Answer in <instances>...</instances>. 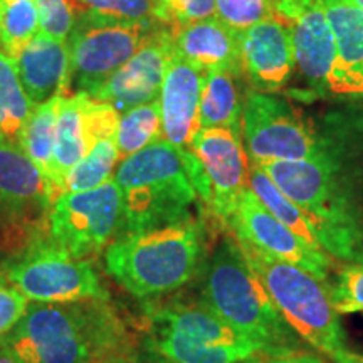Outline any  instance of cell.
Wrapping results in <instances>:
<instances>
[{
	"instance_id": "1",
	"label": "cell",
	"mask_w": 363,
	"mask_h": 363,
	"mask_svg": "<svg viewBox=\"0 0 363 363\" xmlns=\"http://www.w3.org/2000/svg\"><path fill=\"white\" fill-rule=\"evenodd\" d=\"M257 167L310 217L318 242L331 257L348 262L362 259L363 214L342 131H331L325 148L310 160Z\"/></svg>"
},
{
	"instance_id": "2",
	"label": "cell",
	"mask_w": 363,
	"mask_h": 363,
	"mask_svg": "<svg viewBox=\"0 0 363 363\" xmlns=\"http://www.w3.org/2000/svg\"><path fill=\"white\" fill-rule=\"evenodd\" d=\"M0 348L21 363H126L128 337L106 301L34 303Z\"/></svg>"
},
{
	"instance_id": "3",
	"label": "cell",
	"mask_w": 363,
	"mask_h": 363,
	"mask_svg": "<svg viewBox=\"0 0 363 363\" xmlns=\"http://www.w3.org/2000/svg\"><path fill=\"white\" fill-rule=\"evenodd\" d=\"M206 238L197 219L116 235L106 247V271L125 291L148 299L174 293L203 266Z\"/></svg>"
},
{
	"instance_id": "4",
	"label": "cell",
	"mask_w": 363,
	"mask_h": 363,
	"mask_svg": "<svg viewBox=\"0 0 363 363\" xmlns=\"http://www.w3.org/2000/svg\"><path fill=\"white\" fill-rule=\"evenodd\" d=\"M202 269V301L235 333L261 350L298 347L294 331L276 310L234 235L217 244Z\"/></svg>"
},
{
	"instance_id": "5",
	"label": "cell",
	"mask_w": 363,
	"mask_h": 363,
	"mask_svg": "<svg viewBox=\"0 0 363 363\" xmlns=\"http://www.w3.org/2000/svg\"><path fill=\"white\" fill-rule=\"evenodd\" d=\"M238 244L294 335L335 363H363L348 350L347 335L328 284L301 267L267 256L251 244L242 240Z\"/></svg>"
},
{
	"instance_id": "6",
	"label": "cell",
	"mask_w": 363,
	"mask_h": 363,
	"mask_svg": "<svg viewBox=\"0 0 363 363\" xmlns=\"http://www.w3.org/2000/svg\"><path fill=\"white\" fill-rule=\"evenodd\" d=\"M115 182L123 197L121 234L194 219L190 208L199 201L184 153L158 140L118 162Z\"/></svg>"
},
{
	"instance_id": "7",
	"label": "cell",
	"mask_w": 363,
	"mask_h": 363,
	"mask_svg": "<svg viewBox=\"0 0 363 363\" xmlns=\"http://www.w3.org/2000/svg\"><path fill=\"white\" fill-rule=\"evenodd\" d=\"M145 310L153 350L172 363H240L261 350L203 301L150 303Z\"/></svg>"
},
{
	"instance_id": "8",
	"label": "cell",
	"mask_w": 363,
	"mask_h": 363,
	"mask_svg": "<svg viewBox=\"0 0 363 363\" xmlns=\"http://www.w3.org/2000/svg\"><path fill=\"white\" fill-rule=\"evenodd\" d=\"M4 278L34 303L108 301L110 294L96 269L51 239H39L4 264Z\"/></svg>"
},
{
	"instance_id": "9",
	"label": "cell",
	"mask_w": 363,
	"mask_h": 363,
	"mask_svg": "<svg viewBox=\"0 0 363 363\" xmlns=\"http://www.w3.org/2000/svg\"><path fill=\"white\" fill-rule=\"evenodd\" d=\"M162 27L157 21L113 22L81 12L67 38L69 71L66 91L72 94L96 89Z\"/></svg>"
},
{
	"instance_id": "10",
	"label": "cell",
	"mask_w": 363,
	"mask_h": 363,
	"mask_svg": "<svg viewBox=\"0 0 363 363\" xmlns=\"http://www.w3.org/2000/svg\"><path fill=\"white\" fill-rule=\"evenodd\" d=\"M328 135L316 131L296 108L272 94L252 91L244 99L242 138L252 165L310 160L325 148Z\"/></svg>"
},
{
	"instance_id": "11",
	"label": "cell",
	"mask_w": 363,
	"mask_h": 363,
	"mask_svg": "<svg viewBox=\"0 0 363 363\" xmlns=\"http://www.w3.org/2000/svg\"><path fill=\"white\" fill-rule=\"evenodd\" d=\"M123 197L115 179L84 192H65L48 212L49 239L76 257L103 251L116 238Z\"/></svg>"
},
{
	"instance_id": "12",
	"label": "cell",
	"mask_w": 363,
	"mask_h": 363,
	"mask_svg": "<svg viewBox=\"0 0 363 363\" xmlns=\"http://www.w3.org/2000/svg\"><path fill=\"white\" fill-rule=\"evenodd\" d=\"M227 227L238 240L251 244L274 259L301 267L323 283L328 281L333 267L330 254L289 230L262 206L251 189L240 195Z\"/></svg>"
},
{
	"instance_id": "13",
	"label": "cell",
	"mask_w": 363,
	"mask_h": 363,
	"mask_svg": "<svg viewBox=\"0 0 363 363\" xmlns=\"http://www.w3.org/2000/svg\"><path fill=\"white\" fill-rule=\"evenodd\" d=\"M190 152L201 163L208 187V208L227 225L240 195L249 189V160L242 130L201 128Z\"/></svg>"
},
{
	"instance_id": "14",
	"label": "cell",
	"mask_w": 363,
	"mask_h": 363,
	"mask_svg": "<svg viewBox=\"0 0 363 363\" xmlns=\"http://www.w3.org/2000/svg\"><path fill=\"white\" fill-rule=\"evenodd\" d=\"M274 16L291 34L294 66L313 93L325 94L337 43L321 0H276Z\"/></svg>"
},
{
	"instance_id": "15",
	"label": "cell",
	"mask_w": 363,
	"mask_h": 363,
	"mask_svg": "<svg viewBox=\"0 0 363 363\" xmlns=\"http://www.w3.org/2000/svg\"><path fill=\"white\" fill-rule=\"evenodd\" d=\"M174 56V29L158 27L135 56L91 91L89 96L111 104L120 115L140 104L155 101Z\"/></svg>"
},
{
	"instance_id": "16",
	"label": "cell",
	"mask_w": 363,
	"mask_h": 363,
	"mask_svg": "<svg viewBox=\"0 0 363 363\" xmlns=\"http://www.w3.org/2000/svg\"><path fill=\"white\" fill-rule=\"evenodd\" d=\"M244 76L257 93L281 91L291 79L294 51L288 26L271 16L240 35Z\"/></svg>"
},
{
	"instance_id": "17",
	"label": "cell",
	"mask_w": 363,
	"mask_h": 363,
	"mask_svg": "<svg viewBox=\"0 0 363 363\" xmlns=\"http://www.w3.org/2000/svg\"><path fill=\"white\" fill-rule=\"evenodd\" d=\"M206 71L199 69L174 56L167 67L160 89V115L163 140L179 150L190 152L195 135L199 133L201 118V94Z\"/></svg>"
},
{
	"instance_id": "18",
	"label": "cell",
	"mask_w": 363,
	"mask_h": 363,
	"mask_svg": "<svg viewBox=\"0 0 363 363\" xmlns=\"http://www.w3.org/2000/svg\"><path fill=\"white\" fill-rule=\"evenodd\" d=\"M48 185L16 142L0 136V222H27L51 208Z\"/></svg>"
},
{
	"instance_id": "19",
	"label": "cell",
	"mask_w": 363,
	"mask_h": 363,
	"mask_svg": "<svg viewBox=\"0 0 363 363\" xmlns=\"http://www.w3.org/2000/svg\"><path fill=\"white\" fill-rule=\"evenodd\" d=\"M337 43L326 93L363 98V11L352 0H321Z\"/></svg>"
},
{
	"instance_id": "20",
	"label": "cell",
	"mask_w": 363,
	"mask_h": 363,
	"mask_svg": "<svg viewBox=\"0 0 363 363\" xmlns=\"http://www.w3.org/2000/svg\"><path fill=\"white\" fill-rule=\"evenodd\" d=\"M240 35L216 16L208 17L174 29V52L202 71L222 69L244 76Z\"/></svg>"
},
{
	"instance_id": "21",
	"label": "cell",
	"mask_w": 363,
	"mask_h": 363,
	"mask_svg": "<svg viewBox=\"0 0 363 363\" xmlns=\"http://www.w3.org/2000/svg\"><path fill=\"white\" fill-rule=\"evenodd\" d=\"M16 67L22 88L34 106L62 96L69 71L67 43L40 30L16 59Z\"/></svg>"
},
{
	"instance_id": "22",
	"label": "cell",
	"mask_w": 363,
	"mask_h": 363,
	"mask_svg": "<svg viewBox=\"0 0 363 363\" xmlns=\"http://www.w3.org/2000/svg\"><path fill=\"white\" fill-rule=\"evenodd\" d=\"M88 94L61 96L54 130L52 202L65 194V182L72 167L88 155L94 145L88 116Z\"/></svg>"
},
{
	"instance_id": "23",
	"label": "cell",
	"mask_w": 363,
	"mask_h": 363,
	"mask_svg": "<svg viewBox=\"0 0 363 363\" xmlns=\"http://www.w3.org/2000/svg\"><path fill=\"white\" fill-rule=\"evenodd\" d=\"M242 78L230 71H206L199 108L202 128L242 130L244 99L239 88Z\"/></svg>"
},
{
	"instance_id": "24",
	"label": "cell",
	"mask_w": 363,
	"mask_h": 363,
	"mask_svg": "<svg viewBox=\"0 0 363 363\" xmlns=\"http://www.w3.org/2000/svg\"><path fill=\"white\" fill-rule=\"evenodd\" d=\"M59 101H61V96H54L49 101L35 104L24 126H22L19 138H17V145L22 148V152L33 160L34 165L43 174L51 202L54 130H56Z\"/></svg>"
},
{
	"instance_id": "25",
	"label": "cell",
	"mask_w": 363,
	"mask_h": 363,
	"mask_svg": "<svg viewBox=\"0 0 363 363\" xmlns=\"http://www.w3.org/2000/svg\"><path fill=\"white\" fill-rule=\"evenodd\" d=\"M249 189L256 194V197L259 199L262 206L279 222H283L289 230H293L299 238L305 239L311 246H320L316 229L310 220V217L291 199L286 197L278 189V185L259 167L252 165V163H249Z\"/></svg>"
},
{
	"instance_id": "26",
	"label": "cell",
	"mask_w": 363,
	"mask_h": 363,
	"mask_svg": "<svg viewBox=\"0 0 363 363\" xmlns=\"http://www.w3.org/2000/svg\"><path fill=\"white\" fill-rule=\"evenodd\" d=\"M163 140L160 101H150L121 113L115 133L118 160Z\"/></svg>"
},
{
	"instance_id": "27",
	"label": "cell",
	"mask_w": 363,
	"mask_h": 363,
	"mask_svg": "<svg viewBox=\"0 0 363 363\" xmlns=\"http://www.w3.org/2000/svg\"><path fill=\"white\" fill-rule=\"evenodd\" d=\"M40 33V16L35 0H0V45L16 61Z\"/></svg>"
},
{
	"instance_id": "28",
	"label": "cell",
	"mask_w": 363,
	"mask_h": 363,
	"mask_svg": "<svg viewBox=\"0 0 363 363\" xmlns=\"http://www.w3.org/2000/svg\"><path fill=\"white\" fill-rule=\"evenodd\" d=\"M33 108L17 74L16 61L0 52V136L17 143Z\"/></svg>"
},
{
	"instance_id": "29",
	"label": "cell",
	"mask_w": 363,
	"mask_h": 363,
	"mask_svg": "<svg viewBox=\"0 0 363 363\" xmlns=\"http://www.w3.org/2000/svg\"><path fill=\"white\" fill-rule=\"evenodd\" d=\"M118 160L115 138H99L83 160L72 167L65 182V192H84L106 184Z\"/></svg>"
},
{
	"instance_id": "30",
	"label": "cell",
	"mask_w": 363,
	"mask_h": 363,
	"mask_svg": "<svg viewBox=\"0 0 363 363\" xmlns=\"http://www.w3.org/2000/svg\"><path fill=\"white\" fill-rule=\"evenodd\" d=\"M91 17L113 22H143L153 19L155 0H76Z\"/></svg>"
},
{
	"instance_id": "31",
	"label": "cell",
	"mask_w": 363,
	"mask_h": 363,
	"mask_svg": "<svg viewBox=\"0 0 363 363\" xmlns=\"http://www.w3.org/2000/svg\"><path fill=\"white\" fill-rule=\"evenodd\" d=\"M216 13V0H155L153 19L158 24L179 29Z\"/></svg>"
},
{
	"instance_id": "32",
	"label": "cell",
	"mask_w": 363,
	"mask_h": 363,
	"mask_svg": "<svg viewBox=\"0 0 363 363\" xmlns=\"http://www.w3.org/2000/svg\"><path fill=\"white\" fill-rule=\"evenodd\" d=\"M276 0H216V17L233 29H249L274 16Z\"/></svg>"
},
{
	"instance_id": "33",
	"label": "cell",
	"mask_w": 363,
	"mask_h": 363,
	"mask_svg": "<svg viewBox=\"0 0 363 363\" xmlns=\"http://www.w3.org/2000/svg\"><path fill=\"white\" fill-rule=\"evenodd\" d=\"M330 288L338 313H363V262L345 266Z\"/></svg>"
},
{
	"instance_id": "34",
	"label": "cell",
	"mask_w": 363,
	"mask_h": 363,
	"mask_svg": "<svg viewBox=\"0 0 363 363\" xmlns=\"http://www.w3.org/2000/svg\"><path fill=\"white\" fill-rule=\"evenodd\" d=\"M40 16V30L52 38L66 40L76 22L69 0H35Z\"/></svg>"
},
{
	"instance_id": "35",
	"label": "cell",
	"mask_w": 363,
	"mask_h": 363,
	"mask_svg": "<svg viewBox=\"0 0 363 363\" xmlns=\"http://www.w3.org/2000/svg\"><path fill=\"white\" fill-rule=\"evenodd\" d=\"M4 279L0 278V338L16 328L29 308L24 294L13 286H7Z\"/></svg>"
},
{
	"instance_id": "36",
	"label": "cell",
	"mask_w": 363,
	"mask_h": 363,
	"mask_svg": "<svg viewBox=\"0 0 363 363\" xmlns=\"http://www.w3.org/2000/svg\"><path fill=\"white\" fill-rule=\"evenodd\" d=\"M240 363H325L323 358L315 353L303 352L298 347L257 350Z\"/></svg>"
},
{
	"instance_id": "37",
	"label": "cell",
	"mask_w": 363,
	"mask_h": 363,
	"mask_svg": "<svg viewBox=\"0 0 363 363\" xmlns=\"http://www.w3.org/2000/svg\"><path fill=\"white\" fill-rule=\"evenodd\" d=\"M0 363H21V362L13 355H11V353L4 350V348H0Z\"/></svg>"
},
{
	"instance_id": "38",
	"label": "cell",
	"mask_w": 363,
	"mask_h": 363,
	"mask_svg": "<svg viewBox=\"0 0 363 363\" xmlns=\"http://www.w3.org/2000/svg\"><path fill=\"white\" fill-rule=\"evenodd\" d=\"M352 2L355 4L358 9H362V11H363V0H352Z\"/></svg>"
},
{
	"instance_id": "39",
	"label": "cell",
	"mask_w": 363,
	"mask_h": 363,
	"mask_svg": "<svg viewBox=\"0 0 363 363\" xmlns=\"http://www.w3.org/2000/svg\"><path fill=\"white\" fill-rule=\"evenodd\" d=\"M140 363H172V362L167 360V362H140Z\"/></svg>"
},
{
	"instance_id": "40",
	"label": "cell",
	"mask_w": 363,
	"mask_h": 363,
	"mask_svg": "<svg viewBox=\"0 0 363 363\" xmlns=\"http://www.w3.org/2000/svg\"><path fill=\"white\" fill-rule=\"evenodd\" d=\"M0 278H2V276H0Z\"/></svg>"
},
{
	"instance_id": "41",
	"label": "cell",
	"mask_w": 363,
	"mask_h": 363,
	"mask_svg": "<svg viewBox=\"0 0 363 363\" xmlns=\"http://www.w3.org/2000/svg\"><path fill=\"white\" fill-rule=\"evenodd\" d=\"M362 362H363V360H362Z\"/></svg>"
}]
</instances>
